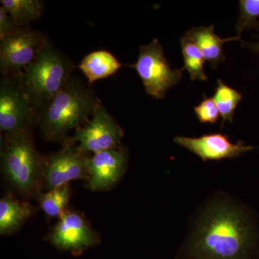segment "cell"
<instances>
[{"instance_id": "cell-10", "label": "cell", "mask_w": 259, "mask_h": 259, "mask_svg": "<svg viewBox=\"0 0 259 259\" xmlns=\"http://www.w3.org/2000/svg\"><path fill=\"white\" fill-rule=\"evenodd\" d=\"M49 241L57 249L79 255L98 245L100 238L79 212L67 211L59 218Z\"/></svg>"}, {"instance_id": "cell-7", "label": "cell", "mask_w": 259, "mask_h": 259, "mask_svg": "<svg viewBox=\"0 0 259 259\" xmlns=\"http://www.w3.org/2000/svg\"><path fill=\"white\" fill-rule=\"evenodd\" d=\"M33 105L18 81L5 78L0 83V131L13 134L30 130Z\"/></svg>"}, {"instance_id": "cell-4", "label": "cell", "mask_w": 259, "mask_h": 259, "mask_svg": "<svg viewBox=\"0 0 259 259\" xmlns=\"http://www.w3.org/2000/svg\"><path fill=\"white\" fill-rule=\"evenodd\" d=\"M74 68L71 61L47 40L19 76L18 82L33 106H44L67 84Z\"/></svg>"}, {"instance_id": "cell-23", "label": "cell", "mask_w": 259, "mask_h": 259, "mask_svg": "<svg viewBox=\"0 0 259 259\" xmlns=\"http://www.w3.org/2000/svg\"><path fill=\"white\" fill-rule=\"evenodd\" d=\"M257 30H258V40H257V42H252V44H250V48L253 52L259 54V27L257 28Z\"/></svg>"}, {"instance_id": "cell-6", "label": "cell", "mask_w": 259, "mask_h": 259, "mask_svg": "<svg viewBox=\"0 0 259 259\" xmlns=\"http://www.w3.org/2000/svg\"><path fill=\"white\" fill-rule=\"evenodd\" d=\"M87 154L69 139L60 151L44 156V182L47 190L69 185L74 180H88Z\"/></svg>"}, {"instance_id": "cell-8", "label": "cell", "mask_w": 259, "mask_h": 259, "mask_svg": "<svg viewBox=\"0 0 259 259\" xmlns=\"http://www.w3.org/2000/svg\"><path fill=\"white\" fill-rule=\"evenodd\" d=\"M40 32L28 28H20L16 33L5 37L0 42V68L5 76L22 74L47 42Z\"/></svg>"}, {"instance_id": "cell-13", "label": "cell", "mask_w": 259, "mask_h": 259, "mask_svg": "<svg viewBox=\"0 0 259 259\" xmlns=\"http://www.w3.org/2000/svg\"><path fill=\"white\" fill-rule=\"evenodd\" d=\"M195 42L202 51L205 61H208L212 68H216L226 60L223 53V45L226 42L241 40L240 37L234 36L222 38L214 32V26H199L191 29L186 32Z\"/></svg>"}, {"instance_id": "cell-12", "label": "cell", "mask_w": 259, "mask_h": 259, "mask_svg": "<svg viewBox=\"0 0 259 259\" xmlns=\"http://www.w3.org/2000/svg\"><path fill=\"white\" fill-rule=\"evenodd\" d=\"M174 141L204 161L238 157L243 153L254 148L252 146H245L243 141L233 144L228 136L222 134L203 135L199 138L176 136Z\"/></svg>"}, {"instance_id": "cell-11", "label": "cell", "mask_w": 259, "mask_h": 259, "mask_svg": "<svg viewBox=\"0 0 259 259\" xmlns=\"http://www.w3.org/2000/svg\"><path fill=\"white\" fill-rule=\"evenodd\" d=\"M128 153L123 146L106 150L88 157V188L92 191H107L113 188L123 177Z\"/></svg>"}, {"instance_id": "cell-9", "label": "cell", "mask_w": 259, "mask_h": 259, "mask_svg": "<svg viewBox=\"0 0 259 259\" xmlns=\"http://www.w3.org/2000/svg\"><path fill=\"white\" fill-rule=\"evenodd\" d=\"M124 131L106 109L100 105L83 127L72 138L85 154L95 153L120 146Z\"/></svg>"}, {"instance_id": "cell-22", "label": "cell", "mask_w": 259, "mask_h": 259, "mask_svg": "<svg viewBox=\"0 0 259 259\" xmlns=\"http://www.w3.org/2000/svg\"><path fill=\"white\" fill-rule=\"evenodd\" d=\"M20 26L4 8H0V40L16 33Z\"/></svg>"}, {"instance_id": "cell-21", "label": "cell", "mask_w": 259, "mask_h": 259, "mask_svg": "<svg viewBox=\"0 0 259 259\" xmlns=\"http://www.w3.org/2000/svg\"><path fill=\"white\" fill-rule=\"evenodd\" d=\"M194 110L197 119L202 124L215 123L221 115L213 97L204 96L203 100L194 107Z\"/></svg>"}, {"instance_id": "cell-15", "label": "cell", "mask_w": 259, "mask_h": 259, "mask_svg": "<svg viewBox=\"0 0 259 259\" xmlns=\"http://www.w3.org/2000/svg\"><path fill=\"white\" fill-rule=\"evenodd\" d=\"M122 66L111 53L100 50L85 56L79 68L88 78L89 83H93L115 74Z\"/></svg>"}, {"instance_id": "cell-5", "label": "cell", "mask_w": 259, "mask_h": 259, "mask_svg": "<svg viewBox=\"0 0 259 259\" xmlns=\"http://www.w3.org/2000/svg\"><path fill=\"white\" fill-rule=\"evenodd\" d=\"M131 66L137 71L146 94L157 100L164 98L166 92L182 79L185 70L171 69L156 39L140 47L137 62Z\"/></svg>"}, {"instance_id": "cell-14", "label": "cell", "mask_w": 259, "mask_h": 259, "mask_svg": "<svg viewBox=\"0 0 259 259\" xmlns=\"http://www.w3.org/2000/svg\"><path fill=\"white\" fill-rule=\"evenodd\" d=\"M35 211L29 202L18 200L12 194L5 195L0 200V234L16 233Z\"/></svg>"}, {"instance_id": "cell-16", "label": "cell", "mask_w": 259, "mask_h": 259, "mask_svg": "<svg viewBox=\"0 0 259 259\" xmlns=\"http://www.w3.org/2000/svg\"><path fill=\"white\" fill-rule=\"evenodd\" d=\"M180 41L185 61L183 69L188 71L192 81H207V76L204 71L206 61L198 46L187 35L181 37Z\"/></svg>"}, {"instance_id": "cell-18", "label": "cell", "mask_w": 259, "mask_h": 259, "mask_svg": "<svg viewBox=\"0 0 259 259\" xmlns=\"http://www.w3.org/2000/svg\"><path fill=\"white\" fill-rule=\"evenodd\" d=\"M0 3L19 26L40 18L44 9L42 2L37 0H2Z\"/></svg>"}, {"instance_id": "cell-17", "label": "cell", "mask_w": 259, "mask_h": 259, "mask_svg": "<svg viewBox=\"0 0 259 259\" xmlns=\"http://www.w3.org/2000/svg\"><path fill=\"white\" fill-rule=\"evenodd\" d=\"M71 189L69 185L48 190L46 193H40L38 202L40 208L49 218H61L69 205Z\"/></svg>"}, {"instance_id": "cell-3", "label": "cell", "mask_w": 259, "mask_h": 259, "mask_svg": "<svg viewBox=\"0 0 259 259\" xmlns=\"http://www.w3.org/2000/svg\"><path fill=\"white\" fill-rule=\"evenodd\" d=\"M1 165L5 176L25 197L41 193L44 156L38 153L31 131L5 134L2 141Z\"/></svg>"}, {"instance_id": "cell-2", "label": "cell", "mask_w": 259, "mask_h": 259, "mask_svg": "<svg viewBox=\"0 0 259 259\" xmlns=\"http://www.w3.org/2000/svg\"><path fill=\"white\" fill-rule=\"evenodd\" d=\"M101 102L90 88L77 80H69L57 95L42 106L39 126L48 141L64 144L72 130L88 122Z\"/></svg>"}, {"instance_id": "cell-19", "label": "cell", "mask_w": 259, "mask_h": 259, "mask_svg": "<svg viewBox=\"0 0 259 259\" xmlns=\"http://www.w3.org/2000/svg\"><path fill=\"white\" fill-rule=\"evenodd\" d=\"M213 99L222 117L221 127L222 128L226 121L233 122L235 111L243 97L241 93L226 85L222 80L218 79Z\"/></svg>"}, {"instance_id": "cell-20", "label": "cell", "mask_w": 259, "mask_h": 259, "mask_svg": "<svg viewBox=\"0 0 259 259\" xmlns=\"http://www.w3.org/2000/svg\"><path fill=\"white\" fill-rule=\"evenodd\" d=\"M240 17L236 25L237 36L241 37L243 30L259 27V0L239 1Z\"/></svg>"}, {"instance_id": "cell-1", "label": "cell", "mask_w": 259, "mask_h": 259, "mask_svg": "<svg viewBox=\"0 0 259 259\" xmlns=\"http://www.w3.org/2000/svg\"><path fill=\"white\" fill-rule=\"evenodd\" d=\"M251 232L241 211L214 206L204 216L191 244L197 259H244L252 245Z\"/></svg>"}]
</instances>
